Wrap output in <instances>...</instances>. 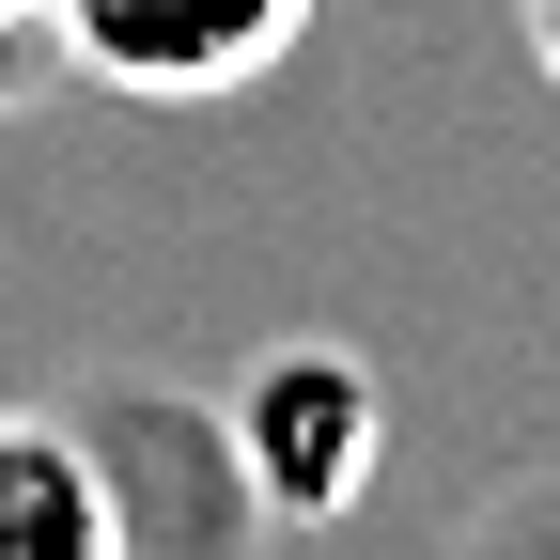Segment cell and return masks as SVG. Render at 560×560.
<instances>
[{"instance_id": "obj_1", "label": "cell", "mask_w": 560, "mask_h": 560, "mask_svg": "<svg viewBox=\"0 0 560 560\" xmlns=\"http://www.w3.org/2000/svg\"><path fill=\"white\" fill-rule=\"evenodd\" d=\"M374 452H389V389L342 359V342H280V359H249V389L219 405L234 514H280V529L359 514L374 499Z\"/></svg>"}, {"instance_id": "obj_2", "label": "cell", "mask_w": 560, "mask_h": 560, "mask_svg": "<svg viewBox=\"0 0 560 560\" xmlns=\"http://www.w3.org/2000/svg\"><path fill=\"white\" fill-rule=\"evenodd\" d=\"M312 0H47L62 79L109 94H249L265 62H296Z\"/></svg>"}, {"instance_id": "obj_3", "label": "cell", "mask_w": 560, "mask_h": 560, "mask_svg": "<svg viewBox=\"0 0 560 560\" xmlns=\"http://www.w3.org/2000/svg\"><path fill=\"white\" fill-rule=\"evenodd\" d=\"M125 545V499L79 420H32L0 405V560H109Z\"/></svg>"}, {"instance_id": "obj_4", "label": "cell", "mask_w": 560, "mask_h": 560, "mask_svg": "<svg viewBox=\"0 0 560 560\" xmlns=\"http://www.w3.org/2000/svg\"><path fill=\"white\" fill-rule=\"evenodd\" d=\"M529 62H545V79H560V0H529Z\"/></svg>"}, {"instance_id": "obj_5", "label": "cell", "mask_w": 560, "mask_h": 560, "mask_svg": "<svg viewBox=\"0 0 560 560\" xmlns=\"http://www.w3.org/2000/svg\"><path fill=\"white\" fill-rule=\"evenodd\" d=\"M0 16H47V0H0Z\"/></svg>"}]
</instances>
